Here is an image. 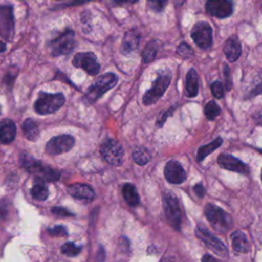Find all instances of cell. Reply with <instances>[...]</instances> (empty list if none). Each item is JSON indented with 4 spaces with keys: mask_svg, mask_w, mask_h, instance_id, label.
<instances>
[{
    "mask_svg": "<svg viewBox=\"0 0 262 262\" xmlns=\"http://www.w3.org/2000/svg\"><path fill=\"white\" fill-rule=\"evenodd\" d=\"M23 167L36 176L41 181H56L60 177V173L57 170L52 169L49 166L44 165L42 162L35 160L30 155H24L21 157Z\"/></svg>",
    "mask_w": 262,
    "mask_h": 262,
    "instance_id": "6da1fadb",
    "label": "cell"
},
{
    "mask_svg": "<svg viewBox=\"0 0 262 262\" xmlns=\"http://www.w3.org/2000/svg\"><path fill=\"white\" fill-rule=\"evenodd\" d=\"M204 213L208 221L217 231L225 232L233 224L231 216L214 204H207L204 209Z\"/></svg>",
    "mask_w": 262,
    "mask_h": 262,
    "instance_id": "7a4b0ae2",
    "label": "cell"
},
{
    "mask_svg": "<svg viewBox=\"0 0 262 262\" xmlns=\"http://www.w3.org/2000/svg\"><path fill=\"white\" fill-rule=\"evenodd\" d=\"M118 82V77L114 73H106L98 77V79L87 88L85 98L89 102H94L100 98L105 92L112 89Z\"/></svg>",
    "mask_w": 262,
    "mask_h": 262,
    "instance_id": "3957f363",
    "label": "cell"
},
{
    "mask_svg": "<svg viewBox=\"0 0 262 262\" xmlns=\"http://www.w3.org/2000/svg\"><path fill=\"white\" fill-rule=\"evenodd\" d=\"M171 73L169 71H162L158 74V77L152 82L151 87L144 93L142 101L144 105H151L156 103L162 95L165 93L166 89L170 85Z\"/></svg>",
    "mask_w": 262,
    "mask_h": 262,
    "instance_id": "277c9868",
    "label": "cell"
},
{
    "mask_svg": "<svg viewBox=\"0 0 262 262\" xmlns=\"http://www.w3.org/2000/svg\"><path fill=\"white\" fill-rule=\"evenodd\" d=\"M66 102L62 93H46L40 92L34 106L35 111L40 115H48L59 110Z\"/></svg>",
    "mask_w": 262,
    "mask_h": 262,
    "instance_id": "5b68a950",
    "label": "cell"
},
{
    "mask_svg": "<svg viewBox=\"0 0 262 262\" xmlns=\"http://www.w3.org/2000/svg\"><path fill=\"white\" fill-rule=\"evenodd\" d=\"M76 44L75 32L71 29H67L57 37L52 39L48 46L53 56H60L70 54L76 47Z\"/></svg>",
    "mask_w": 262,
    "mask_h": 262,
    "instance_id": "8992f818",
    "label": "cell"
},
{
    "mask_svg": "<svg viewBox=\"0 0 262 262\" xmlns=\"http://www.w3.org/2000/svg\"><path fill=\"white\" fill-rule=\"evenodd\" d=\"M163 208L169 224L176 230H180L181 210L179 202L174 193L167 192L163 195Z\"/></svg>",
    "mask_w": 262,
    "mask_h": 262,
    "instance_id": "52a82bcc",
    "label": "cell"
},
{
    "mask_svg": "<svg viewBox=\"0 0 262 262\" xmlns=\"http://www.w3.org/2000/svg\"><path fill=\"white\" fill-rule=\"evenodd\" d=\"M100 154L110 165L120 166L123 163L124 148L116 139H106L100 147Z\"/></svg>",
    "mask_w": 262,
    "mask_h": 262,
    "instance_id": "ba28073f",
    "label": "cell"
},
{
    "mask_svg": "<svg viewBox=\"0 0 262 262\" xmlns=\"http://www.w3.org/2000/svg\"><path fill=\"white\" fill-rule=\"evenodd\" d=\"M195 235L206 245V247L221 258H227V249L225 245L214 236L208 229L202 225H198L195 228Z\"/></svg>",
    "mask_w": 262,
    "mask_h": 262,
    "instance_id": "9c48e42d",
    "label": "cell"
},
{
    "mask_svg": "<svg viewBox=\"0 0 262 262\" xmlns=\"http://www.w3.org/2000/svg\"><path fill=\"white\" fill-rule=\"evenodd\" d=\"M190 36L192 41L202 49H209L213 44L212 28L207 21H198L193 25Z\"/></svg>",
    "mask_w": 262,
    "mask_h": 262,
    "instance_id": "30bf717a",
    "label": "cell"
},
{
    "mask_svg": "<svg viewBox=\"0 0 262 262\" xmlns=\"http://www.w3.org/2000/svg\"><path fill=\"white\" fill-rule=\"evenodd\" d=\"M72 63L76 68L82 69L91 76L98 74L100 71V64L93 52H78L75 54Z\"/></svg>",
    "mask_w": 262,
    "mask_h": 262,
    "instance_id": "8fae6325",
    "label": "cell"
},
{
    "mask_svg": "<svg viewBox=\"0 0 262 262\" xmlns=\"http://www.w3.org/2000/svg\"><path fill=\"white\" fill-rule=\"evenodd\" d=\"M75 145V138L69 134H62L52 137L45 146L46 152L51 156L61 155L72 149Z\"/></svg>",
    "mask_w": 262,
    "mask_h": 262,
    "instance_id": "7c38bea8",
    "label": "cell"
},
{
    "mask_svg": "<svg viewBox=\"0 0 262 262\" xmlns=\"http://www.w3.org/2000/svg\"><path fill=\"white\" fill-rule=\"evenodd\" d=\"M206 11L216 18H227L233 12L232 0H206Z\"/></svg>",
    "mask_w": 262,
    "mask_h": 262,
    "instance_id": "4fadbf2b",
    "label": "cell"
},
{
    "mask_svg": "<svg viewBox=\"0 0 262 262\" xmlns=\"http://www.w3.org/2000/svg\"><path fill=\"white\" fill-rule=\"evenodd\" d=\"M217 162H218L219 166L225 170H229V171L236 172V173L244 174V175H247L250 172L249 166L247 164H245L239 159H237L234 156L229 155V154L223 152V154L219 155L217 158Z\"/></svg>",
    "mask_w": 262,
    "mask_h": 262,
    "instance_id": "5bb4252c",
    "label": "cell"
},
{
    "mask_svg": "<svg viewBox=\"0 0 262 262\" xmlns=\"http://www.w3.org/2000/svg\"><path fill=\"white\" fill-rule=\"evenodd\" d=\"M13 7L11 5L0 6V34L9 40L13 35Z\"/></svg>",
    "mask_w": 262,
    "mask_h": 262,
    "instance_id": "9a60e30c",
    "label": "cell"
},
{
    "mask_svg": "<svg viewBox=\"0 0 262 262\" xmlns=\"http://www.w3.org/2000/svg\"><path fill=\"white\" fill-rule=\"evenodd\" d=\"M164 176L168 182L180 184L186 179V172L178 161L170 160L165 166Z\"/></svg>",
    "mask_w": 262,
    "mask_h": 262,
    "instance_id": "2e32d148",
    "label": "cell"
},
{
    "mask_svg": "<svg viewBox=\"0 0 262 262\" xmlns=\"http://www.w3.org/2000/svg\"><path fill=\"white\" fill-rule=\"evenodd\" d=\"M139 42H140L139 32L134 29L129 30L128 32L125 33V35L123 37V41H122V45H121V52L124 55L131 54L138 48Z\"/></svg>",
    "mask_w": 262,
    "mask_h": 262,
    "instance_id": "e0dca14e",
    "label": "cell"
},
{
    "mask_svg": "<svg viewBox=\"0 0 262 262\" xmlns=\"http://www.w3.org/2000/svg\"><path fill=\"white\" fill-rule=\"evenodd\" d=\"M68 193L75 199L84 200V201H91L94 198V190L93 188L85 183L76 182L70 184L67 188Z\"/></svg>",
    "mask_w": 262,
    "mask_h": 262,
    "instance_id": "ac0fdd59",
    "label": "cell"
},
{
    "mask_svg": "<svg viewBox=\"0 0 262 262\" xmlns=\"http://www.w3.org/2000/svg\"><path fill=\"white\" fill-rule=\"evenodd\" d=\"M223 52L230 62H234L241 56L242 46L236 36H231L225 41Z\"/></svg>",
    "mask_w": 262,
    "mask_h": 262,
    "instance_id": "d6986e66",
    "label": "cell"
},
{
    "mask_svg": "<svg viewBox=\"0 0 262 262\" xmlns=\"http://www.w3.org/2000/svg\"><path fill=\"white\" fill-rule=\"evenodd\" d=\"M16 135V126L13 121L4 119L0 121V141L4 144H8L13 141Z\"/></svg>",
    "mask_w": 262,
    "mask_h": 262,
    "instance_id": "ffe728a7",
    "label": "cell"
},
{
    "mask_svg": "<svg viewBox=\"0 0 262 262\" xmlns=\"http://www.w3.org/2000/svg\"><path fill=\"white\" fill-rule=\"evenodd\" d=\"M231 243L233 250L238 253H246L249 252L251 249L250 243L246 234L241 230H236L231 233Z\"/></svg>",
    "mask_w": 262,
    "mask_h": 262,
    "instance_id": "44dd1931",
    "label": "cell"
},
{
    "mask_svg": "<svg viewBox=\"0 0 262 262\" xmlns=\"http://www.w3.org/2000/svg\"><path fill=\"white\" fill-rule=\"evenodd\" d=\"M186 95L188 97L196 96L199 92V76L196 71L191 68L186 74V84H185Z\"/></svg>",
    "mask_w": 262,
    "mask_h": 262,
    "instance_id": "7402d4cb",
    "label": "cell"
},
{
    "mask_svg": "<svg viewBox=\"0 0 262 262\" xmlns=\"http://www.w3.org/2000/svg\"><path fill=\"white\" fill-rule=\"evenodd\" d=\"M122 194L126 203L131 207H136L140 202L139 194L135 186L131 183H125L122 186Z\"/></svg>",
    "mask_w": 262,
    "mask_h": 262,
    "instance_id": "603a6c76",
    "label": "cell"
},
{
    "mask_svg": "<svg viewBox=\"0 0 262 262\" xmlns=\"http://www.w3.org/2000/svg\"><path fill=\"white\" fill-rule=\"evenodd\" d=\"M223 143V139L221 137H217L215 140H213L212 142L202 145L196 154V160L199 162H202L205 158H207L210 154H212L214 150H216L221 144Z\"/></svg>",
    "mask_w": 262,
    "mask_h": 262,
    "instance_id": "cb8c5ba5",
    "label": "cell"
},
{
    "mask_svg": "<svg viewBox=\"0 0 262 262\" xmlns=\"http://www.w3.org/2000/svg\"><path fill=\"white\" fill-rule=\"evenodd\" d=\"M23 132L27 139L36 140L39 136V127L38 124L33 119H27L23 123Z\"/></svg>",
    "mask_w": 262,
    "mask_h": 262,
    "instance_id": "d4e9b609",
    "label": "cell"
},
{
    "mask_svg": "<svg viewBox=\"0 0 262 262\" xmlns=\"http://www.w3.org/2000/svg\"><path fill=\"white\" fill-rule=\"evenodd\" d=\"M160 46H161V43L158 40H151L150 42H148L142 51L143 62L147 63L152 61L159 51Z\"/></svg>",
    "mask_w": 262,
    "mask_h": 262,
    "instance_id": "484cf974",
    "label": "cell"
},
{
    "mask_svg": "<svg viewBox=\"0 0 262 262\" xmlns=\"http://www.w3.org/2000/svg\"><path fill=\"white\" fill-rule=\"evenodd\" d=\"M133 161L138 165H145L151 160V154L149 149H147L144 146H138L136 147L132 152Z\"/></svg>",
    "mask_w": 262,
    "mask_h": 262,
    "instance_id": "4316f807",
    "label": "cell"
},
{
    "mask_svg": "<svg viewBox=\"0 0 262 262\" xmlns=\"http://www.w3.org/2000/svg\"><path fill=\"white\" fill-rule=\"evenodd\" d=\"M48 188L47 186L44 184V181L39 180L36 184H34V186L31 189V194L32 196L37 200V201H45L48 196Z\"/></svg>",
    "mask_w": 262,
    "mask_h": 262,
    "instance_id": "83f0119b",
    "label": "cell"
},
{
    "mask_svg": "<svg viewBox=\"0 0 262 262\" xmlns=\"http://www.w3.org/2000/svg\"><path fill=\"white\" fill-rule=\"evenodd\" d=\"M221 113L220 106L213 100L209 101L204 108V114L208 120H214L216 119Z\"/></svg>",
    "mask_w": 262,
    "mask_h": 262,
    "instance_id": "f1b7e54d",
    "label": "cell"
},
{
    "mask_svg": "<svg viewBox=\"0 0 262 262\" xmlns=\"http://www.w3.org/2000/svg\"><path fill=\"white\" fill-rule=\"evenodd\" d=\"M60 251L63 255L68 256V257H75L80 254V252L82 251V247L77 246L72 242H68L61 246Z\"/></svg>",
    "mask_w": 262,
    "mask_h": 262,
    "instance_id": "f546056e",
    "label": "cell"
},
{
    "mask_svg": "<svg viewBox=\"0 0 262 262\" xmlns=\"http://www.w3.org/2000/svg\"><path fill=\"white\" fill-rule=\"evenodd\" d=\"M146 1H147L148 8L157 13L162 12L166 8L168 3V0H146Z\"/></svg>",
    "mask_w": 262,
    "mask_h": 262,
    "instance_id": "4dcf8cb0",
    "label": "cell"
},
{
    "mask_svg": "<svg viewBox=\"0 0 262 262\" xmlns=\"http://www.w3.org/2000/svg\"><path fill=\"white\" fill-rule=\"evenodd\" d=\"M176 52H177V54H179L183 57H190V56L193 55V51H192L191 47L185 42H182L178 45V47L176 49Z\"/></svg>",
    "mask_w": 262,
    "mask_h": 262,
    "instance_id": "1f68e13d",
    "label": "cell"
},
{
    "mask_svg": "<svg viewBox=\"0 0 262 262\" xmlns=\"http://www.w3.org/2000/svg\"><path fill=\"white\" fill-rule=\"evenodd\" d=\"M211 91L215 98H222L224 96V87L220 81H215L211 85Z\"/></svg>",
    "mask_w": 262,
    "mask_h": 262,
    "instance_id": "d6a6232c",
    "label": "cell"
},
{
    "mask_svg": "<svg viewBox=\"0 0 262 262\" xmlns=\"http://www.w3.org/2000/svg\"><path fill=\"white\" fill-rule=\"evenodd\" d=\"M49 234L52 236H68V229L63 225H56L54 227L48 228Z\"/></svg>",
    "mask_w": 262,
    "mask_h": 262,
    "instance_id": "836d02e7",
    "label": "cell"
},
{
    "mask_svg": "<svg viewBox=\"0 0 262 262\" xmlns=\"http://www.w3.org/2000/svg\"><path fill=\"white\" fill-rule=\"evenodd\" d=\"M223 73H224V78H225V83H224V88L226 91H229L231 89L232 83H231V75H230V70L227 64H224L223 67Z\"/></svg>",
    "mask_w": 262,
    "mask_h": 262,
    "instance_id": "e575fe53",
    "label": "cell"
},
{
    "mask_svg": "<svg viewBox=\"0 0 262 262\" xmlns=\"http://www.w3.org/2000/svg\"><path fill=\"white\" fill-rule=\"evenodd\" d=\"M52 213L56 216H59V217H68V216H73L74 213L68 211L66 208H62V207H54L52 208Z\"/></svg>",
    "mask_w": 262,
    "mask_h": 262,
    "instance_id": "d590c367",
    "label": "cell"
},
{
    "mask_svg": "<svg viewBox=\"0 0 262 262\" xmlns=\"http://www.w3.org/2000/svg\"><path fill=\"white\" fill-rule=\"evenodd\" d=\"M174 108L175 107H170L169 110H167L159 119H158V121H157V125H158V127H162L163 125H164V123L166 122V120H167V118L169 117V116H171L172 114H173V111H174Z\"/></svg>",
    "mask_w": 262,
    "mask_h": 262,
    "instance_id": "8d00e7d4",
    "label": "cell"
},
{
    "mask_svg": "<svg viewBox=\"0 0 262 262\" xmlns=\"http://www.w3.org/2000/svg\"><path fill=\"white\" fill-rule=\"evenodd\" d=\"M193 191H194V193H195L199 198H203L204 194L206 193V189H205V187L203 186L202 183L195 184V185L193 186Z\"/></svg>",
    "mask_w": 262,
    "mask_h": 262,
    "instance_id": "74e56055",
    "label": "cell"
},
{
    "mask_svg": "<svg viewBox=\"0 0 262 262\" xmlns=\"http://www.w3.org/2000/svg\"><path fill=\"white\" fill-rule=\"evenodd\" d=\"M139 0H112V4L115 6L119 5H127V4H134Z\"/></svg>",
    "mask_w": 262,
    "mask_h": 262,
    "instance_id": "f35d334b",
    "label": "cell"
},
{
    "mask_svg": "<svg viewBox=\"0 0 262 262\" xmlns=\"http://www.w3.org/2000/svg\"><path fill=\"white\" fill-rule=\"evenodd\" d=\"M90 1H93V0H71V1L68 2V3H64V4L62 5V7L74 6V5H80V4H84V3L90 2Z\"/></svg>",
    "mask_w": 262,
    "mask_h": 262,
    "instance_id": "ab89813d",
    "label": "cell"
},
{
    "mask_svg": "<svg viewBox=\"0 0 262 262\" xmlns=\"http://www.w3.org/2000/svg\"><path fill=\"white\" fill-rule=\"evenodd\" d=\"M208 260H210V261H216V258H214L213 256H210V255H205L203 258H202V261H208Z\"/></svg>",
    "mask_w": 262,
    "mask_h": 262,
    "instance_id": "60d3db41",
    "label": "cell"
},
{
    "mask_svg": "<svg viewBox=\"0 0 262 262\" xmlns=\"http://www.w3.org/2000/svg\"><path fill=\"white\" fill-rule=\"evenodd\" d=\"M5 49H6V45H5V43H4L3 41H1V40H0V52H3Z\"/></svg>",
    "mask_w": 262,
    "mask_h": 262,
    "instance_id": "b9f144b4",
    "label": "cell"
},
{
    "mask_svg": "<svg viewBox=\"0 0 262 262\" xmlns=\"http://www.w3.org/2000/svg\"><path fill=\"white\" fill-rule=\"evenodd\" d=\"M55 1H62V0H55Z\"/></svg>",
    "mask_w": 262,
    "mask_h": 262,
    "instance_id": "7bdbcfd3",
    "label": "cell"
}]
</instances>
